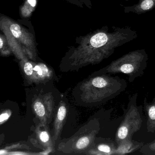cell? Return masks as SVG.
Wrapping results in <instances>:
<instances>
[{
  "mask_svg": "<svg viewBox=\"0 0 155 155\" xmlns=\"http://www.w3.org/2000/svg\"><path fill=\"white\" fill-rule=\"evenodd\" d=\"M68 113V106L64 100L59 103L54 113L52 136L54 143H56L60 141L64 126L66 122Z\"/></svg>",
  "mask_w": 155,
  "mask_h": 155,
  "instance_id": "52a82bcc",
  "label": "cell"
},
{
  "mask_svg": "<svg viewBox=\"0 0 155 155\" xmlns=\"http://www.w3.org/2000/svg\"><path fill=\"white\" fill-rule=\"evenodd\" d=\"M33 108L36 115L41 120V124H49L56 110L55 100L52 93H48L45 94L35 100Z\"/></svg>",
  "mask_w": 155,
  "mask_h": 155,
  "instance_id": "8992f818",
  "label": "cell"
},
{
  "mask_svg": "<svg viewBox=\"0 0 155 155\" xmlns=\"http://www.w3.org/2000/svg\"><path fill=\"white\" fill-rule=\"evenodd\" d=\"M3 42L2 38L0 37V49L3 47Z\"/></svg>",
  "mask_w": 155,
  "mask_h": 155,
  "instance_id": "d6986e66",
  "label": "cell"
},
{
  "mask_svg": "<svg viewBox=\"0 0 155 155\" xmlns=\"http://www.w3.org/2000/svg\"><path fill=\"white\" fill-rule=\"evenodd\" d=\"M137 93L131 96L127 108L124 109V119L116 134L117 146L125 139L132 138L134 134L138 132L142 127L143 108L142 105L137 106Z\"/></svg>",
  "mask_w": 155,
  "mask_h": 155,
  "instance_id": "5b68a950",
  "label": "cell"
},
{
  "mask_svg": "<svg viewBox=\"0 0 155 155\" xmlns=\"http://www.w3.org/2000/svg\"><path fill=\"white\" fill-rule=\"evenodd\" d=\"M5 153V151H0V154L4 153Z\"/></svg>",
  "mask_w": 155,
  "mask_h": 155,
  "instance_id": "ffe728a7",
  "label": "cell"
},
{
  "mask_svg": "<svg viewBox=\"0 0 155 155\" xmlns=\"http://www.w3.org/2000/svg\"><path fill=\"white\" fill-rule=\"evenodd\" d=\"M138 37L136 31L130 26L107 25L85 35L76 37L75 45L68 49L61 60L62 72H78L84 67L94 65L111 56L119 46Z\"/></svg>",
  "mask_w": 155,
  "mask_h": 155,
  "instance_id": "6da1fadb",
  "label": "cell"
},
{
  "mask_svg": "<svg viewBox=\"0 0 155 155\" xmlns=\"http://www.w3.org/2000/svg\"><path fill=\"white\" fill-rule=\"evenodd\" d=\"M9 115L7 113L2 114L0 116V122H3L5 120L8 119Z\"/></svg>",
  "mask_w": 155,
  "mask_h": 155,
  "instance_id": "ac0fdd59",
  "label": "cell"
},
{
  "mask_svg": "<svg viewBox=\"0 0 155 155\" xmlns=\"http://www.w3.org/2000/svg\"><path fill=\"white\" fill-rule=\"evenodd\" d=\"M100 130V122L98 119L89 120L71 137L60 140L56 143V153L86 155L94 146Z\"/></svg>",
  "mask_w": 155,
  "mask_h": 155,
  "instance_id": "3957f363",
  "label": "cell"
},
{
  "mask_svg": "<svg viewBox=\"0 0 155 155\" xmlns=\"http://www.w3.org/2000/svg\"><path fill=\"white\" fill-rule=\"evenodd\" d=\"M148 60V55L145 49L132 51L92 74L124 73L128 76L129 83H133L143 75Z\"/></svg>",
  "mask_w": 155,
  "mask_h": 155,
  "instance_id": "277c9868",
  "label": "cell"
},
{
  "mask_svg": "<svg viewBox=\"0 0 155 155\" xmlns=\"http://www.w3.org/2000/svg\"><path fill=\"white\" fill-rule=\"evenodd\" d=\"M24 72L25 74L28 76H31L33 72V65L29 62H26L25 64Z\"/></svg>",
  "mask_w": 155,
  "mask_h": 155,
  "instance_id": "9a60e30c",
  "label": "cell"
},
{
  "mask_svg": "<svg viewBox=\"0 0 155 155\" xmlns=\"http://www.w3.org/2000/svg\"><path fill=\"white\" fill-rule=\"evenodd\" d=\"M144 109L147 116V129L148 133L155 132V97L151 102H148L146 97L143 101Z\"/></svg>",
  "mask_w": 155,
  "mask_h": 155,
  "instance_id": "7c38bea8",
  "label": "cell"
},
{
  "mask_svg": "<svg viewBox=\"0 0 155 155\" xmlns=\"http://www.w3.org/2000/svg\"><path fill=\"white\" fill-rule=\"evenodd\" d=\"M144 144L143 143L133 140L132 138L125 139L117 146L115 155H124L131 153L139 150Z\"/></svg>",
  "mask_w": 155,
  "mask_h": 155,
  "instance_id": "30bf717a",
  "label": "cell"
},
{
  "mask_svg": "<svg viewBox=\"0 0 155 155\" xmlns=\"http://www.w3.org/2000/svg\"><path fill=\"white\" fill-rule=\"evenodd\" d=\"M116 148L117 145L113 140L96 137L94 146L86 155H115Z\"/></svg>",
  "mask_w": 155,
  "mask_h": 155,
  "instance_id": "ba28073f",
  "label": "cell"
},
{
  "mask_svg": "<svg viewBox=\"0 0 155 155\" xmlns=\"http://www.w3.org/2000/svg\"><path fill=\"white\" fill-rule=\"evenodd\" d=\"M80 1H81V2H82L84 5H85L87 8H90V9L92 8V5L90 0H80Z\"/></svg>",
  "mask_w": 155,
  "mask_h": 155,
  "instance_id": "e0dca14e",
  "label": "cell"
},
{
  "mask_svg": "<svg viewBox=\"0 0 155 155\" xmlns=\"http://www.w3.org/2000/svg\"><path fill=\"white\" fill-rule=\"evenodd\" d=\"M10 31L15 38H19L21 35V29L20 25L17 24H13L10 26Z\"/></svg>",
  "mask_w": 155,
  "mask_h": 155,
  "instance_id": "5bb4252c",
  "label": "cell"
},
{
  "mask_svg": "<svg viewBox=\"0 0 155 155\" xmlns=\"http://www.w3.org/2000/svg\"><path fill=\"white\" fill-rule=\"evenodd\" d=\"M125 13L133 12L141 15L155 8V0H139L138 3L131 6H123Z\"/></svg>",
  "mask_w": 155,
  "mask_h": 155,
  "instance_id": "8fae6325",
  "label": "cell"
},
{
  "mask_svg": "<svg viewBox=\"0 0 155 155\" xmlns=\"http://www.w3.org/2000/svg\"><path fill=\"white\" fill-rule=\"evenodd\" d=\"M127 83L110 74H91L76 86L73 96L78 105L93 107L103 104L125 90Z\"/></svg>",
  "mask_w": 155,
  "mask_h": 155,
  "instance_id": "7a4b0ae2",
  "label": "cell"
},
{
  "mask_svg": "<svg viewBox=\"0 0 155 155\" xmlns=\"http://www.w3.org/2000/svg\"><path fill=\"white\" fill-rule=\"evenodd\" d=\"M38 129V138L42 148L47 152H53L55 145L54 143L52 134L51 133L49 124H41Z\"/></svg>",
  "mask_w": 155,
  "mask_h": 155,
  "instance_id": "9c48e42d",
  "label": "cell"
},
{
  "mask_svg": "<svg viewBox=\"0 0 155 155\" xmlns=\"http://www.w3.org/2000/svg\"><path fill=\"white\" fill-rule=\"evenodd\" d=\"M139 150L143 155H155V140L151 143L144 144Z\"/></svg>",
  "mask_w": 155,
  "mask_h": 155,
  "instance_id": "4fadbf2b",
  "label": "cell"
},
{
  "mask_svg": "<svg viewBox=\"0 0 155 155\" xmlns=\"http://www.w3.org/2000/svg\"><path fill=\"white\" fill-rule=\"evenodd\" d=\"M65 1H67L73 4L76 5L79 7H82V8L84 7V6H83L84 4L81 2L80 0H65Z\"/></svg>",
  "mask_w": 155,
  "mask_h": 155,
  "instance_id": "2e32d148",
  "label": "cell"
}]
</instances>
